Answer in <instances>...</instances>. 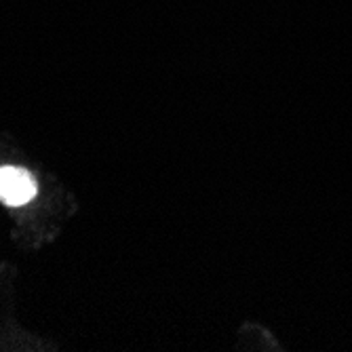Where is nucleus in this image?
Instances as JSON below:
<instances>
[{
    "label": "nucleus",
    "mask_w": 352,
    "mask_h": 352,
    "mask_svg": "<svg viewBox=\"0 0 352 352\" xmlns=\"http://www.w3.org/2000/svg\"><path fill=\"white\" fill-rule=\"evenodd\" d=\"M36 197V179L21 167H0V201L21 207Z\"/></svg>",
    "instance_id": "f257e3e1"
}]
</instances>
